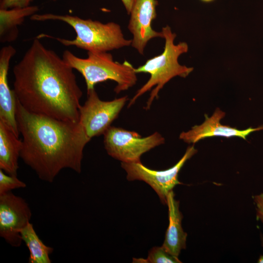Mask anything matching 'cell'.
I'll list each match as a JSON object with an SVG mask.
<instances>
[{
  "label": "cell",
  "mask_w": 263,
  "mask_h": 263,
  "mask_svg": "<svg viewBox=\"0 0 263 263\" xmlns=\"http://www.w3.org/2000/svg\"><path fill=\"white\" fill-rule=\"evenodd\" d=\"M14 92L27 111L57 119L79 121L82 92L73 69L35 39L13 68Z\"/></svg>",
  "instance_id": "obj_1"
},
{
  "label": "cell",
  "mask_w": 263,
  "mask_h": 263,
  "mask_svg": "<svg viewBox=\"0 0 263 263\" xmlns=\"http://www.w3.org/2000/svg\"><path fill=\"white\" fill-rule=\"evenodd\" d=\"M16 117L23 137L20 157L40 180L52 183L64 169L81 172L83 150L89 141L79 121L32 113L17 99Z\"/></svg>",
  "instance_id": "obj_2"
},
{
  "label": "cell",
  "mask_w": 263,
  "mask_h": 263,
  "mask_svg": "<svg viewBox=\"0 0 263 263\" xmlns=\"http://www.w3.org/2000/svg\"><path fill=\"white\" fill-rule=\"evenodd\" d=\"M32 20L45 21L58 20L71 26L76 33L74 39H67L41 34L37 38L54 39L66 46H74L88 52H108L131 45L132 39H126L120 26L114 22L103 23L77 16L52 13L35 14L30 17Z\"/></svg>",
  "instance_id": "obj_3"
},
{
  "label": "cell",
  "mask_w": 263,
  "mask_h": 263,
  "mask_svg": "<svg viewBox=\"0 0 263 263\" xmlns=\"http://www.w3.org/2000/svg\"><path fill=\"white\" fill-rule=\"evenodd\" d=\"M165 39L163 52L160 55L148 59L142 65L135 68L138 73H148L150 77L136 92L129 101L128 108L134 104L137 99L146 92L151 91L144 109H150L155 99L159 97V93L165 85L172 78L179 76L185 78L193 70V68L181 65L178 62L179 56L188 51V47L185 42L174 44L176 37L169 25L162 28L161 31Z\"/></svg>",
  "instance_id": "obj_4"
},
{
  "label": "cell",
  "mask_w": 263,
  "mask_h": 263,
  "mask_svg": "<svg viewBox=\"0 0 263 263\" xmlns=\"http://www.w3.org/2000/svg\"><path fill=\"white\" fill-rule=\"evenodd\" d=\"M62 58L82 75L87 91L94 89L99 82L112 80L117 84L114 91L119 94L133 86L137 80L135 68L131 63L127 60L123 63L114 61L108 52H88L87 57L82 58L66 50Z\"/></svg>",
  "instance_id": "obj_5"
},
{
  "label": "cell",
  "mask_w": 263,
  "mask_h": 263,
  "mask_svg": "<svg viewBox=\"0 0 263 263\" xmlns=\"http://www.w3.org/2000/svg\"><path fill=\"white\" fill-rule=\"evenodd\" d=\"M103 135L107 153L124 163L141 162L142 155L165 143V138L157 132L142 137L136 132L111 126Z\"/></svg>",
  "instance_id": "obj_6"
},
{
  "label": "cell",
  "mask_w": 263,
  "mask_h": 263,
  "mask_svg": "<svg viewBox=\"0 0 263 263\" xmlns=\"http://www.w3.org/2000/svg\"><path fill=\"white\" fill-rule=\"evenodd\" d=\"M87 98L81 105L79 122L87 139L103 134L118 117L129 100L127 95L111 101L100 99L94 88L87 91Z\"/></svg>",
  "instance_id": "obj_7"
},
{
  "label": "cell",
  "mask_w": 263,
  "mask_h": 263,
  "mask_svg": "<svg viewBox=\"0 0 263 263\" xmlns=\"http://www.w3.org/2000/svg\"><path fill=\"white\" fill-rule=\"evenodd\" d=\"M197 152L194 146L188 147L180 160L173 167L164 170L149 169L141 162H121V167L127 173L129 181L140 180L149 185L156 192L163 204H167V196L177 185L182 184L178 174L187 160Z\"/></svg>",
  "instance_id": "obj_8"
},
{
  "label": "cell",
  "mask_w": 263,
  "mask_h": 263,
  "mask_svg": "<svg viewBox=\"0 0 263 263\" xmlns=\"http://www.w3.org/2000/svg\"><path fill=\"white\" fill-rule=\"evenodd\" d=\"M31 216L23 198L11 191L0 195V236L12 246L21 245L20 231L30 223Z\"/></svg>",
  "instance_id": "obj_9"
},
{
  "label": "cell",
  "mask_w": 263,
  "mask_h": 263,
  "mask_svg": "<svg viewBox=\"0 0 263 263\" xmlns=\"http://www.w3.org/2000/svg\"><path fill=\"white\" fill-rule=\"evenodd\" d=\"M157 0H136L130 13L128 28L133 38L131 46L143 55L148 42L155 38H163L162 32L152 28V21L156 18Z\"/></svg>",
  "instance_id": "obj_10"
},
{
  "label": "cell",
  "mask_w": 263,
  "mask_h": 263,
  "mask_svg": "<svg viewBox=\"0 0 263 263\" xmlns=\"http://www.w3.org/2000/svg\"><path fill=\"white\" fill-rule=\"evenodd\" d=\"M225 113L219 108H217L210 117L205 114V120L200 125L192 127L188 132H182L179 138L187 143H195L201 139L213 136L225 137H239L244 140L252 132L263 130V126L253 128L250 127L240 130L229 126L224 125L220 120L225 117Z\"/></svg>",
  "instance_id": "obj_11"
},
{
  "label": "cell",
  "mask_w": 263,
  "mask_h": 263,
  "mask_svg": "<svg viewBox=\"0 0 263 263\" xmlns=\"http://www.w3.org/2000/svg\"><path fill=\"white\" fill-rule=\"evenodd\" d=\"M16 53V49L11 45L3 47L0 51V120L19 137L16 117L17 99L7 79L10 60Z\"/></svg>",
  "instance_id": "obj_12"
},
{
  "label": "cell",
  "mask_w": 263,
  "mask_h": 263,
  "mask_svg": "<svg viewBox=\"0 0 263 263\" xmlns=\"http://www.w3.org/2000/svg\"><path fill=\"white\" fill-rule=\"evenodd\" d=\"M167 205L169 225L162 246L169 253L178 257L181 250L186 248L187 233L182 227L183 215L179 210V202L175 199L173 190L168 195Z\"/></svg>",
  "instance_id": "obj_13"
},
{
  "label": "cell",
  "mask_w": 263,
  "mask_h": 263,
  "mask_svg": "<svg viewBox=\"0 0 263 263\" xmlns=\"http://www.w3.org/2000/svg\"><path fill=\"white\" fill-rule=\"evenodd\" d=\"M21 148L22 140L0 120V169L8 174L17 175Z\"/></svg>",
  "instance_id": "obj_14"
},
{
  "label": "cell",
  "mask_w": 263,
  "mask_h": 263,
  "mask_svg": "<svg viewBox=\"0 0 263 263\" xmlns=\"http://www.w3.org/2000/svg\"><path fill=\"white\" fill-rule=\"evenodd\" d=\"M37 6L21 8L0 9V41L2 43L14 41L18 38L19 26L25 19L36 14Z\"/></svg>",
  "instance_id": "obj_15"
},
{
  "label": "cell",
  "mask_w": 263,
  "mask_h": 263,
  "mask_svg": "<svg viewBox=\"0 0 263 263\" xmlns=\"http://www.w3.org/2000/svg\"><path fill=\"white\" fill-rule=\"evenodd\" d=\"M22 240L28 247L29 263H51L50 255L54 249L45 244L36 232L33 225L29 223L20 231Z\"/></svg>",
  "instance_id": "obj_16"
},
{
  "label": "cell",
  "mask_w": 263,
  "mask_h": 263,
  "mask_svg": "<svg viewBox=\"0 0 263 263\" xmlns=\"http://www.w3.org/2000/svg\"><path fill=\"white\" fill-rule=\"evenodd\" d=\"M182 263L178 257L169 253L163 247L155 246L151 248L149 252L147 259H142L137 263Z\"/></svg>",
  "instance_id": "obj_17"
},
{
  "label": "cell",
  "mask_w": 263,
  "mask_h": 263,
  "mask_svg": "<svg viewBox=\"0 0 263 263\" xmlns=\"http://www.w3.org/2000/svg\"><path fill=\"white\" fill-rule=\"evenodd\" d=\"M26 184L19 180L17 175H10L0 169V195L13 189L25 188Z\"/></svg>",
  "instance_id": "obj_18"
},
{
  "label": "cell",
  "mask_w": 263,
  "mask_h": 263,
  "mask_svg": "<svg viewBox=\"0 0 263 263\" xmlns=\"http://www.w3.org/2000/svg\"><path fill=\"white\" fill-rule=\"evenodd\" d=\"M33 0H1L0 9L21 8L30 5Z\"/></svg>",
  "instance_id": "obj_19"
},
{
  "label": "cell",
  "mask_w": 263,
  "mask_h": 263,
  "mask_svg": "<svg viewBox=\"0 0 263 263\" xmlns=\"http://www.w3.org/2000/svg\"><path fill=\"white\" fill-rule=\"evenodd\" d=\"M254 200L256 205L257 218L263 223V193L255 195Z\"/></svg>",
  "instance_id": "obj_20"
},
{
  "label": "cell",
  "mask_w": 263,
  "mask_h": 263,
  "mask_svg": "<svg viewBox=\"0 0 263 263\" xmlns=\"http://www.w3.org/2000/svg\"><path fill=\"white\" fill-rule=\"evenodd\" d=\"M126 10L127 14L130 15L136 0H121Z\"/></svg>",
  "instance_id": "obj_21"
},
{
  "label": "cell",
  "mask_w": 263,
  "mask_h": 263,
  "mask_svg": "<svg viewBox=\"0 0 263 263\" xmlns=\"http://www.w3.org/2000/svg\"><path fill=\"white\" fill-rule=\"evenodd\" d=\"M262 246H263V238L262 237ZM258 263H263V255H261L258 259Z\"/></svg>",
  "instance_id": "obj_22"
},
{
  "label": "cell",
  "mask_w": 263,
  "mask_h": 263,
  "mask_svg": "<svg viewBox=\"0 0 263 263\" xmlns=\"http://www.w3.org/2000/svg\"><path fill=\"white\" fill-rule=\"evenodd\" d=\"M200 0L205 3H210V2H212L215 1V0Z\"/></svg>",
  "instance_id": "obj_23"
},
{
  "label": "cell",
  "mask_w": 263,
  "mask_h": 263,
  "mask_svg": "<svg viewBox=\"0 0 263 263\" xmlns=\"http://www.w3.org/2000/svg\"><path fill=\"white\" fill-rule=\"evenodd\" d=\"M53 0V1H56V0Z\"/></svg>",
  "instance_id": "obj_24"
}]
</instances>
